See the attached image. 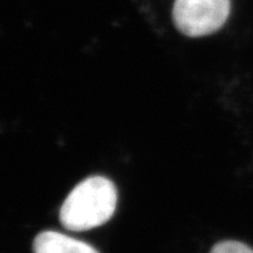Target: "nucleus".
<instances>
[{"mask_svg": "<svg viewBox=\"0 0 253 253\" xmlns=\"http://www.w3.org/2000/svg\"><path fill=\"white\" fill-rule=\"evenodd\" d=\"M118 191L110 179L90 176L79 183L60 209V223L69 231H87L107 223L115 212Z\"/></svg>", "mask_w": 253, "mask_h": 253, "instance_id": "f257e3e1", "label": "nucleus"}, {"mask_svg": "<svg viewBox=\"0 0 253 253\" xmlns=\"http://www.w3.org/2000/svg\"><path fill=\"white\" fill-rule=\"evenodd\" d=\"M230 11L231 0H175L172 20L182 34L199 38L220 30Z\"/></svg>", "mask_w": 253, "mask_h": 253, "instance_id": "f03ea898", "label": "nucleus"}, {"mask_svg": "<svg viewBox=\"0 0 253 253\" xmlns=\"http://www.w3.org/2000/svg\"><path fill=\"white\" fill-rule=\"evenodd\" d=\"M33 253H99L93 246L72 237L56 232L43 231L33 242Z\"/></svg>", "mask_w": 253, "mask_h": 253, "instance_id": "7ed1b4c3", "label": "nucleus"}, {"mask_svg": "<svg viewBox=\"0 0 253 253\" xmlns=\"http://www.w3.org/2000/svg\"><path fill=\"white\" fill-rule=\"evenodd\" d=\"M210 253H253V250L243 243L226 240L214 245Z\"/></svg>", "mask_w": 253, "mask_h": 253, "instance_id": "20e7f679", "label": "nucleus"}]
</instances>
